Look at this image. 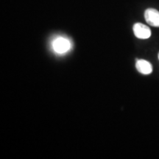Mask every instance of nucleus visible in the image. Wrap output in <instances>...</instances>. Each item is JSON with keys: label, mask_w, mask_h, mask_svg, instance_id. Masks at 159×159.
Returning <instances> with one entry per match:
<instances>
[{"label": "nucleus", "mask_w": 159, "mask_h": 159, "mask_svg": "<svg viewBox=\"0 0 159 159\" xmlns=\"http://www.w3.org/2000/svg\"><path fill=\"white\" fill-rule=\"evenodd\" d=\"M134 33L136 37L140 39H148L151 36V30L147 25L142 23H136L134 25Z\"/></svg>", "instance_id": "nucleus-1"}, {"label": "nucleus", "mask_w": 159, "mask_h": 159, "mask_svg": "<svg viewBox=\"0 0 159 159\" xmlns=\"http://www.w3.org/2000/svg\"><path fill=\"white\" fill-rule=\"evenodd\" d=\"M146 21L152 27H159V11L154 8H148L144 12Z\"/></svg>", "instance_id": "nucleus-3"}, {"label": "nucleus", "mask_w": 159, "mask_h": 159, "mask_svg": "<svg viewBox=\"0 0 159 159\" xmlns=\"http://www.w3.org/2000/svg\"><path fill=\"white\" fill-rule=\"evenodd\" d=\"M71 47V43L68 39L65 38L59 37L56 39L53 42V49L59 54H63V53L66 52L69 50Z\"/></svg>", "instance_id": "nucleus-2"}, {"label": "nucleus", "mask_w": 159, "mask_h": 159, "mask_svg": "<svg viewBox=\"0 0 159 159\" xmlns=\"http://www.w3.org/2000/svg\"><path fill=\"white\" fill-rule=\"evenodd\" d=\"M158 59H159V53H158Z\"/></svg>", "instance_id": "nucleus-5"}, {"label": "nucleus", "mask_w": 159, "mask_h": 159, "mask_svg": "<svg viewBox=\"0 0 159 159\" xmlns=\"http://www.w3.org/2000/svg\"><path fill=\"white\" fill-rule=\"evenodd\" d=\"M136 67L138 71L142 75H150L152 72V66L145 60H137Z\"/></svg>", "instance_id": "nucleus-4"}]
</instances>
